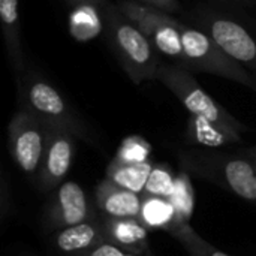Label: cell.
<instances>
[{
  "instance_id": "obj_1",
  "label": "cell",
  "mask_w": 256,
  "mask_h": 256,
  "mask_svg": "<svg viewBox=\"0 0 256 256\" xmlns=\"http://www.w3.org/2000/svg\"><path fill=\"white\" fill-rule=\"evenodd\" d=\"M178 162L189 176L256 204V164L246 152L228 153L218 148L192 147L178 152Z\"/></svg>"
},
{
  "instance_id": "obj_2",
  "label": "cell",
  "mask_w": 256,
  "mask_h": 256,
  "mask_svg": "<svg viewBox=\"0 0 256 256\" xmlns=\"http://www.w3.org/2000/svg\"><path fill=\"white\" fill-rule=\"evenodd\" d=\"M18 100L22 110L32 112L46 128L63 129L76 140L96 144L98 140L69 100L36 72H22L18 80Z\"/></svg>"
},
{
  "instance_id": "obj_3",
  "label": "cell",
  "mask_w": 256,
  "mask_h": 256,
  "mask_svg": "<svg viewBox=\"0 0 256 256\" xmlns=\"http://www.w3.org/2000/svg\"><path fill=\"white\" fill-rule=\"evenodd\" d=\"M110 40L117 58L134 84L158 80L159 68L164 62L147 36L128 18L117 6L108 12Z\"/></svg>"
},
{
  "instance_id": "obj_4",
  "label": "cell",
  "mask_w": 256,
  "mask_h": 256,
  "mask_svg": "<svg viewBox=\"0 0 256 256\" xmlns=\"http://www.w3.org/2000/svg\"><path fill=\"white\" fill-rule=\"evenodd\" d=\"M158 81H160L183 104L192 117L219 124L242 135L248 132V128L242 122H238L201 87L190 70L174 63H162L158 72Z\"/></svg>"
},
{
  "instance_id": "obj_5",
  "label": "cell",
  "mask_w": 256,
  "mask_h": 256,
  "mask_svg": "<svg viewBox=\"0 0 256 256\" xmlns=\"http://www.w3.org/2000/svg\"><path fill=\"white\" fill-rule=\"evenodd\" d=\"M184 69L218 75L256 90V76L228 56L206 32L182 26Z\"/></svg>"
},
{
  "instance_id": "obj_6",
  "label": "cell",
  "mask_w": 256,
  "mask_h": 256,
  "mask_svg": "<svg viewBox=\"0 0 256 256\" xmlns=\"http://www.w3.org/2000/svg\"><path fill=\"white\" fill-rule=\"evenodd\" d=\"M117 8L147 36L159 54L172 58L174 64L184 68V52L182 44L183 22L176 20L170 12L135 0L120 2Z\"/></svg>"
},
{
  "instance_id": "obj_7",
  "label": "cell",
  "mask_w": 256,
  "mask_h": 256,
  "mask_svg": "<svg viewBox=\"0 0 256 256\" xmlns=\"http://www.w3.org/2000/svg\"><path fill=\"white\" fill-rule=\"evenodd\" d=\"M46 126L32 112L20 108L8 124L9 153L15 165L28 176H38L45 147Z\"/></svg>"
},
{
  "instance_id": "obj_8",
  "label": "cell",
  "mask_w": 256,
  "mask_h": 256,
  "mask_svg": "<svg viewBox=\"0 0 256 256\" xmlns=\"http://www.w3.org/2000/svg\"><path fill=\"white\" fill-rule=\"evenodd\" d=\"M202 32L214 39V42L242 66L256 76V36L242 22L228 16L210 14L200 21Z\"/></svg>"
},
{
  "instance_id": "obj_9",
  "label": "cell",
  "mask_w": 256,
  "mask_h": 256,
  "mask_svg": "<svg viewBox=\"0 0 256 256\" xmlns=\"http://www.w3.org/2000/svg\"><path fill=\"white\" fill-rule=\"evenodd\" d=\"M96 216L90 207L88 198L82 188L75 182L62 183L46 202L44 212V228L48 232H56L78 224H82Z\"/></svg>"
},
{
  "instance_id": "obj_10",
  "label": "cell",
  "mask_w": 256,
  "mask_h": 256,
  "mask_svg": "<svg viewBox=\"0 0 256 256\" xmlns=\"http://www.w3.org/2000/svg\"><path fill=\"white\" fill-rule=\"evenodd\" d=\"M46 147L40 170L36 176V186L44 194L56 190L63 183L74 160L76 141L72 134L63 129L46 128Z\"/></svg>"
},
{
  "instance_id": "obj_11",
  "label": "cell",
  "mask_w": 256,
  "mask_h": 256,
  "mask_svg": "<svg viewBox=\"0 0 256 256\" xmlns=\"http://www.w3.org/2000/svg\"><path fill=\"white\" fill-rule=\"evenodd\" d=\"M96 207L102 216L116 219H140L142 200L134 190L124 189L110 178H104L96 188Z\"/></svg>"
},
{
  "instance_id": "obj_12",
  "label": "cell",
  "mask_w": 256,
  "mask_h": 256,
  "mask_svg": "<svg viewBox=\"0 0 256 256\" xmlns=\"http://www.w3.org/2000/svg\"><path fill=\"white\" fill-rule=\"evenodd\" d=\"M105 242L130 254H147L148 228L140 219H116L100 216Z\"/></svg>"
},
{
  "instance_id": "obj_13",
  "label": "cell",
  "mask_w": 256,
  "mask_h": 256,
  "mask_svg": "<svg viewBox=\"0 0 256 256\" xmlns=\"http://www.w3.org/2000/svg\"><path fill=\"white\" fill-rule=\"evenodd\" d=\"M54 246L62 254L69 256L84 254L102 243H105V236L102 230L100 218L94 216L82 224L58 230L52 232Z\"/></svg>"
},
{
  "instance_id": "obj_14",
  "label": "cell",
  "mask_w": 256,
  "mask_h": 256,
  "mask_svg": "<svg viewBox=\"0 0 256 256\" xmlns=\"http://www.w3.org/2000/svg\"><path fill=\"white\" fill-rule=\"evenodd\" d=\"M0 18L8 58L15 74L24 72V51L21 44V28L18 16V0H0Z\"/></svg>"
},
{
  "instance_id": "obj_15",
  "label": "cell",
  "mask_w": 256,
  "mask_h": 256,
  "mask_svg": "<svg viewBox=\"0 0 256 256\" xmlns=\"http://www.w3.org/2000/svg\"><path fill=\"white\" fill-rule=\"evenodd\" d=\"M186 138L192 146L202 148H222L243 141L242 134L192 116L188 122Z\"/></svg>"
},
{
  "instance_id": "obj_16",
  "label": "cell",
  "mask_w": 256,
  "mask_h": 256,
  "mask_svg": "<svg viewBox=\"0 0 256 256\" xmlns=\"http://www.w3.org/2000/svg\"><path fill=\"white\" fill-rule=\"evenodd\" d=\"M153 170V165L146 162H135V164H126L112 160L106 170V178L114 182L116 184L134 190L136 194L144 192L146 183L148 180V176Z\"/></svg>"
},
{
  "instance_id": "obj_17",
  "label": "cell",
  "mask_w": 256,
  "mask_h": 256,
  "mask_svg": "<svg viewBox=\"0 0 256 256\" xmlns=\"http://www.w3.org/2000/svg\"><path fill=\"white\" fill-rule=\"evenodd\" d=\"M168 232L186 249L189 256H230L204 240L190 226V224H176L168 230Z\"/></svg>"
},
{
  "instance_id": "obj_18",
  "label": "cell",
  "mask_w": 256,
  "mask_h": 256,
  "mask_svg": "<svg viewBox=\"0 0 256 256\" xmlns=\"http://www.w3.org/2000/svg\"><path fill=\"white\" fill-rule=\"evenodd\" d=\"M168 201L171 202L176 213V220L172 225L189 224L190 216L194 213V190L190 186L189 174L186 171H182L176 177L174 189L168 196Z\"/></svg>"
},
{
  "instance_id": "obj_19",
  "label": "cell",
  "mask_w": 256,
  "mask_h": 256,
  "mask_svg": "<svg viewBox=\"0 0 256 256\" xmlns=\"http://www.w3.org/2000/svg\"><path fill=\"white\" fill-rule=\"evenodd\" d=\"M141 220L147 228H164L168 231L176 220V213L166 198L144 196Z\"/></svg>"
},
{
  "instance_id": "obj_20",
  "label": "cell",
  "mask_w": 256,
  "mask_h": 256,
  "mask_svg": "<svg viewBox=\"0 0 256 256\" xmlns=\"http://www.w3.org/2000/svg\"><path fill=\"white\" fill-rule=\"evenodd\" d=\"M176 177L172 176L171 170L165 165H156L153 166L148 180L144 188V196H158V198H166L171 195L174 189Z\"/></svg>"
},
{
  "instance_id": "obj_21",
  "label": "cell",
  "mask_w": 256,
  "mask_h": 256,
  "mask_svg": "<svg viewBox=\"0 0 256 256\" xmlns=\"http://www.w3.org/2000/svg\"><path fill=\"white\" fill-rule=\"evenodd\" d=\"M148 153H150V146L144 140H141L138 136H130L122 144L114 160L126 162V164L146 162Z\"/></svg>"
},
{
  "instance_id": "obj_22",
  "label": "cell",
  "mask_w": 256,
  "mask_h": 256,
  "mask_svg": "<svg viewBox=\"0 0 256 256\" xmlns=\"http://www.w3.org/2000/svg\"><path fill=\"white\" fill-rule=\"evenodd\" d=\"M14 208V201H12V189L9 183L8 174L3 171L2 178H0V222L4 224L6 219L9 218L10 212Z\"/></svg>"
},
{
  "instance_id": "obj_23",
  "label": "cell",
  "mask_w": 256,
  "mask_h": 256,
  "mask_svg": "<svg viewBox=\"0 0 256 256\" xmlns=\"http://www.w3.org/2000/svg\"><path fill=\"white\" fill-rule=\"evenodd\" d=\"M75 256H153V254H152V250H148L147 254H142V255L130 254V252H126V250L105 242V243H102V244H99V246H96V248H93V249H90V250H87L84 254H80V255Z\"/></svg>"
},
{
  "instance_id": "obj_24",
  "label": "cell",
  "mask_w": 256,
  "mask_h": 256,
  "mask_svg": "<svg viewBox=\"0 0 256 256\" xmlns=\"http://www.w3.org/2000/svg\"><path fill=\"white\" fill-rule=\"evenodd\" d=\"M135 2L158 8V9L170 12V14H174V12H177L180 9V2L178 0H135Z\"/></svg>"
},
{
  "instance_id": "obj_25",
  "label": "cell",
  "mask_w": 256,
  "mask_h": 256,
  "mask_svg": "<svg viewBox=\"0 0 256 256\" xmlns=\"http://www.w3.org/2000/svg\"><path fill=\"white\" fill-rule=\"evenodd\" d=\"M74 6H99L108 0H68Z\"/></svg>"
},
{
  "instance_id": "obj_26",
  "label": "cell",
  "mask_w": 256,
  "mask_h": 256,
  "mask_svg": "<svg viewBox=\"0 0 256 256\" xmlns=\"http://www.w3.org/2000/svg\"><path fill=\"white\" fill-rule=\"evenodd\" d=\"M246 153H248V154H249V156H250V158L254 159V162L256 164V147H254V148H249V150H248Z\"/></svg>"
},
{
  "instance_id": "obj_27",
  "label": "cell",
  "mask_w": 256,
  "mask_h": 256,
  "mask_svg": "<svg viewBox=\"0 0 256 256\" xmlns=\"http://www.w3.org/2000/svg\"><path fill=\"white\" fill-rule=\"evenodd\" d=\"M228 2H236V3H243V4L250 3V0H228Z\"/></svg>"
}]
</instances>
